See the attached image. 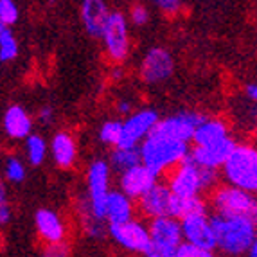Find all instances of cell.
<instances>
[{
  "instance_id": "cell-12",
  "label": "cell",
  "mask_w": 257,
  "mask_h": 257,
  "mask_svg": "<svg viewBox=\"0 0 257 257\" xmlns=\"http://www.w3.org/2000/svg\"><path fill=\"white\" fill-rule=\"evenodd\" d=\"M182 232H184V241L193 244H200L205 248H216V236L214 228H212V219L203 212H194L180 219Z\"/></svg>"
},
{
  "instance_id": "cell-8",
  "label": "cell",
  "mask_w": 257,
  "mask_h": 257,
  "mask_svg": "<svg viewBox=\"0 0 257 257\" xmlns=\"http://www.w3.org/2000/svg\"><path fill=\"white\" fill-rule=\"evenodd\" d=\"M108 234L126 252L146 253L151 246L150 227L139 219H128V221L108 225Z\"/></svg>"
},
{
  "instance_id": "cell-21",
  "label": "cell",
  "mask_w": 257,
  "mask_h": 257,
  "mask_svg": "<svg viewBox=\"0 0 257 257\" xmlns=\"http://www.w3.org/2000/svg\"><path fill=\"white\" fill-rule=\"evenodd\" d=\"M133 214H135V203H133V198H130L128 194H124L120 189L111 191L110 196H108L106 209H104V219H106L108 225L133 219Z\"/></svg>"
},
{
  "instance_id": "cell-2",
  "label": "cell",
  "mask_w": 257,
  "mask_h": 257,
  "mask_svg": "<svg viewBox=\"0 0 257 257\" xmlns=\"http://www.w3.org/2000/svg\"><path fill=\"white\" fill-rule=\"evenodd\" d=\"M189 144L153 132L141 144L142 164L157 175H169L189 157Z\"/></svg>"
},
{
  "instance_id": "cell-20",
  "label": "cell",
  "mask_w": 257,
  "mask_h": 257,
  "mask_svg": "<svg viewBox=\"0 0 257 257\" xmlns=\"http://www.w3.org/2000/svg\"><path fill=\"white\" fill-rule=\"evenodd\" d=\"M51 157L54 164L61 169H70L77 160V144L76 139L69 132H58L51 139L49 144Z\"/></svg>"
},
{
  "instance_id": "cell-42",
  "label": "cell",
  "mask_w": 257,
  "mask_h": 257,
  "mask_svg": "<svg viewBox=\"0 0 257 257\" xmlns=\"http://www.w3.org/2000/svg\"><path fill=\"white\" fill-rule=\"evenodd\" d=\"M52 2H54V0H52Z\"/></svg>"
},
{
  "instance_id": "cell-13",
  "label": "cell",
  "mask_w": 257,
  "mask_h": 257,
  "mask_svg": "<svg viewBox=\"0 0 257 257\" xmlns=\"http://www.w3.org/2000/svg\"><path fill=\"white\" fill-rule=\"evenodd\" d=\"M157 184H159V175L144 164H139L119 175V189L137 202Z\"/></svg>"
},
{
  "instance_id": "cell-5",
  "label": "cell",
  "mask_w": 257,
  "mask_h": 257,
  "mask_svg": "<svg viewBox=\"0 0 257 257\" xmlns=\"http://www.w3.org/2000/svg\"><path fill=\"white\" fill-rule=\"evenodd\" d=\"M210 207L216 214L246 218L257 223V194L230 184L218 185L210 193Z\"/></svg>"
},
{
  "instance_id": "cell-4",
  "label": "cell",
  "mask_w": 257,
  "mask_h": 257,
  "mask_svg": "<svg viewBox=\"0 0 257 257\" xmlns=\"http://www.w3.org/2000/svg\"><path fill=\"white\" fill-rule=\"evenodd\" d=\"M225 182L257 194V144L237 142L230 159L221 167Z\"/></svg>"
},
{
  "instance_id": "cell-26",
  "label": "cell",
  "mask_w": 257,
  "mask_h": 257,
  "mask_svg": "<svg viewBox=\"0 0 257 257\" xmlns=\"http://www.w3.org/2000/svg\"><path fill=\"white\" fill-rule=\"evenodd\" d=\"M18 52H20V45L11 31V27H2L0 26V60L8 63V61L17 60Z\"/></svg>"
},
{
  "instance_id": "cell-38",
  "label": "cell",
  "mask_w": 257,
  "mask_h": 257,
  "mask_svg": "<svg viewBox=\"0 0 257 257\" xmlns=\"http://www.w3.org/2000/svg\"><path fill=\"white\" fill-rule=\"evenodd\" d=\"M244 94H246V97H248L250 101L257 103V81L255 83H248V85H246V88H244Z\"/></svg>"
},
{
  "instance_id": "cell-33",
  "label": "cell",
  "mask_w": 257,
  "mask_h": 257,
  "mask_svg": "<svg viewBox=\"0 0 257 257\" xmlns=\"http://www.w3.org/2000/svg\"><path fill=\"white\" fill-rule=\"evenodd\" d=\"M11 219V207H9L8 196H6V187H0V223L8 225V221Z\"/></svg>"
},
{
  "instance_id": "cell-1",
  "label": "cell",
  "mask_w": 257,
  "mask_h": 257,
  "mask_svg": "<svg viewBox=\"0 0 257 257\" xmlns=\"http://www.w3.org/2000/svg\"><path fill=\"white\" fill-rule=\"evenodd\" d=\"M212 228L216 236V248L225 255L237 257L248 253L250 246L257 239V223L246 218L212 214Z\"/></svg>"
},
{
  "instance_id": "cell-36",
  "label": "cell",
  "mask_w": 257,
  "mask_h": 257,
  "mask_svg": "<svg viewBox=\"0 0 257 257\" xmlns=\"http://www.w3.org/2000/svg\"><path fill=\"white\" fill-rule=\"evenodd\" d=\"M38 120L42 122V124H51L52 120H54V110H52V106H49V104H45V106L40 108L38 111Z\"/></svg>"
},
{
  "instance_id": "cell-7",
  "label": "cell",
  "mask_w": 257,
  "mask_h": 257,
  "mask_svg": "<svg viewBox=\"0 0 257 257\" xmlns=\"http://www.w3.org/2000/svg\"><path fill=\"white\" fill-rule=\"evenodd\" d=\"M110 162L97 159L88 166L86 171V187H88V203L90 209L99 219H104V209H106L108 196H110ZM106 221V219H104Z\"/></svg>"
},
{
  "instance_id": "cell-29",
  "label": "cell",
  "mask_w": 257,
  "mask_h": 257,
  "mask_svg": "<svg viewBox=\"0 0 257 257\" xmlns=\"http://www.w3.org/2000/svg\"><path fill=\"white\" fill-rule=\"evenodd\" d=\"M20 11L15 0H0V26L11 27L18 22Z\"/></svg>"
},
{
  "instance_id": "cell-10",
  "label": "cell",
  "mask_w": 257,
  "mask_h": 257,
  "mask_svg": "<svg viewBox=\"0 0 257 257\" xmlns=\"http://www.w3.org/2000/svg\"><path fill=\"white\" fill-rule=\"evenodd\" d=\"M207 119V115L200 113V111H178L173 115H167L164 119L159 120V124L155 126L153 132L160 133L164 137L175 139V141L182 142H193L194 133H196L198 126L202 124L203 120Z\"/></svg>"
},
{
  "instance_id": "cell-3",
  "label": "cell",
  "mask_w": 257,
  "mask_h": 257,
  "mask_svg": "<svg viewBox=\"0 0 257 257\" xmlns=\"http://www.w3.org/2000/svg\"><path fill=\"white\" fill-rule=\"evenodd\" d=\"M167 185L175 196L196 198L203 191L218 187V169L198 166L193 160L185 159L178 167L167 175Z\"/></svg>"
},
{
  "instance_id": "cell-39",
  "label": "cell",
  "mask_w": 257,
  "mask_h": 257,
  "mask_svg": "<svg viewBox=\"0 0 257 257\" xmlns=\"http://www.w3.org/2000/svg\"><path fill=\"white\" fill-rule=\"evenodd\" d=\"M110 77H111V79H113V81H117V79H120V77H122V70H120V67H115V69L111 70Z\"/></svg>"
},
{
  "instance_id": "cell-11",
  "label": "cell",
  "mask_w": 257,
  "mask_h": 257,
  "mask_svg": "<svg viewBox=\"0 0 257 257\" xmlns=\"http://www.w3.org/2000/svg\"><path fill=\"white\" fill-rule=\"evenodd\" d=\"M175 70V60L169 51L162 47H153L144 54L141 63V77L148 85H159L173 76Z\"/></svg>"
},
{
  "instance_id": "cell-37",
  "label": "cell",
  "mask_w": 257,
  "mask_h": 257,
  "mask_svg": "<svg viewBox=\"0 0 257 257\" xmlns=\"http://www.w3.org/2000/svg\"><path fill=\"white\" fill-rule=\"evenodd\" d=\"M117 111H119L120 115H132L133 113L132 103H130L128 99H119L117 101Z\"/></svg>"
},
{
  "instance_id": "cell-22",
  "label": "cell",
  "mask_w": 257,
  "mask_h": 257,
  "mask_svg": "<svg viewBox=\"0 0 257 257\" xmlns=\"http://www.w3.org/2000/svg\"><path fill=\"white\" fill-rule=\"evenodd\" d=\"M228 137H230V128H228L227 120L219 119V117H207L194 133L193 146H209V144L225 141Z\"/></svg>"
},
{
  "instance_id": "cell-40",
  "label": "cell",
  "mask_w": 257,
  "mask_h": 257,
  "mask_svg": "<svg viewBox=\"0 0 257 257\" xmlns=\"http://www.w3.org/2000/svg\"><path fill=\"white\" fill-rule=\"evenodd\" d=\"M248 257H257V239L253 241V244L250 246V250H248V253H246Z\"/></svg>"
},
{
  "instance_id": "cell-34",
  "label": "cell",
  "mask_w": 257,
  "mask_h": 257,
  "mask_svg": "<svg viewBox=\"0 0 257 257\" xmlns=\"http://www.w3.org/2000/svg\"><path fill=\"white\" fill-rule=\"evenodd\" d=\"M42 257H69V248L65 243L47 244L42 252Z\"/></svg>"
},
{
  "instance_id": "cell-16",
  "label": "cell",
  "mask_w": 257,
  "mask_h": 257,
  "mask_svg": "<svg viewBox=\"0 0 257 257\" xmlns=\"http://www.w3.org/2000/svg\"><path fill=\"white\" fill-rule=\"evenodd\" d=\"M151 234V243L167 248H178L184 243V232H182V223L178 218L173 216H162V218H153L148 223Z\"/></svg>"
},
{
  "instance_id": "cell-18",
  "label": "cell",
  "mask_w": 257,
  "mask_h": 257,
  "mask_svg": "<svg viewBox=\"0 0 257 257\" xmlns=\"http://www.w3.org/2000/svg\"><path fill=\"white\" fill-rule=\"evenodd\" d=\"M111 11L108 9L106 0H81L79 18H81L83 29L92 38H101Z\"/></svg>"
},
{
  "instance_id": "cell-32",
  "label": "cell",
  "mask_w": 257,
  "mask_h": 257,
  "mask_svg": "<svg viewBox=\"0 0 257 257\" xmlns=\"http://www.w3.org/2000/svg\"><path fill=\"white\" fill-rule=\"evenodd\" d=\"M130 20H132L133 26H146L148 22H150V9L144 4H135L130 9Z\"/></svg>"
},
{
  "instance_id": "cell-27",
  "label": "cell",
  "mask_w": 257,
  "mask_h": 257,
  "mask_svg": "<svg viewBox=\"0 0 257 257\" xmlns=\"http://www.w3.org/2000/svg\"><path fill=\"white\" fill-rule=\"evenodd\" d=\"M120 137H122V120H106L99 128V141L106 144V146L117 148L120 142Z\"/></svg>"
},
{
  "instance_id": "cell-17",
  "label": "cell",
  "mask_w": 257,
  "mask_h": 257,
  "mask_svg": "<svg viewBox=\"0 0 257 257\" xmlns=\"http://www.w3.org/2000/svg\"><path fill=\"white\" fill-rule=\"evenodd\" d=\"M35 228L38 237L47 244L65 243L67 237V225L56 210L38 209L35 212Z\"/></svg>"
},
{
  "instance_id": "cell-19",
  "label": "cell",
  "mask_w": 257,
  "mask_h": 257,
  "mask_svg": "<svg viewBox=\"0 0 257 257\" xmlns=\"http://www.w3.org/2000/svg\"><path fill=\"white\" fill-rule=\"evenodd\" d=\"M2 128L8 139L13 141H26L29 135H33V117L29 111L20 104H11L6 108L2 117Z\"/></svg>"
},
{
  "instance_id": "cell-35",
  "label": "cell",
  "mask_w": 257,
  "mask_h": 257,
  "mask_svg": "<svg viewBox=\"0 0 257 257\" xmlns=\"http://www.w3.org/2000/svg\"><path fill=\"white\" fill-rule=\"evenodd\" d=\"M176 250L167 248V246H159V244L151 243V246L148 248V252L144 253V255L146 257H176Z\"/></svg>"
},
{
  "instance_id": "cell-28",
  "label": "cell",
  "mask_w": 257,
  "mask_h": 257,
  "mask_svg": "<svg viewBox=\"0 0 257 257\" xmlns=\"http://www.w3.org/2000/svg\"><path fill=\"white\" fill-rule=\"evenodd\" d=\"M4 176L9 184H22L26 180L27 171H26V164L22 162L18 157H8L4 164Z\"/></svg>"
},
{
  "instance_id": "cell-24",
  "label": "cell",
  "mask_w": 257,
  "mask_h": 257,
  "mask_svg": "<svg viewBox=\"0 0 257 257\" xmlns=\"http://www.w3.org/2000/svg\"><path fill=\"white\" fill-rule=\"evenodd\" d=\"M24 153H26V159L31 166H42L47 159V155H51V150H49V144L42 135L33 133L24 141Z\"/></svg>"
},
{
  "instance_id": "cell-9",
  "label": "cell",
  "mask_w": 257,
  "mask_h": 257,
  "mask_svg": "<svg viewBox=\"0 0 257 257\" xmlns=\"http://www.w3.org/2000/svg\"><path fill=\"white\" fill-rule=\"evenodd\" d=\"M159 113L151 108L133 111L122 120V137H120V148H141V144L153 133L155 126L159 124Z\"/></svg>"
},
{
  "instance_id": "cell-30",
  "label": "cell",
  "mask_w": 257,
  "mask_h": 257,
  "mask_svg": "<svg viewBox=\"0 0 257 257\" xmlns=\"http://www.w3.org/2000/svg\"><path fill=\"white\" fill-rule=\"evenodd\" d=\"M176 257H216V252L214 248H205V246H200V244L184 241L176 250Z\"/></svg>"
},
{
  "instance_id": "cell-23",
  "label": "cell",
  "mask_w": 257,
  "mask_h": 257,
  "mask_svg": "<svg viewBox=\"0 0 257 257\" xmlns=\"http://www.w3.org/2000/svg\"><path fill=\"white\" fill-rule=\"evenodd\" d=\"M108 162H110L111 169L120 175V173H124L128 169H132V167L142 164L141 148H113Z\"/></svg>"
},
{
  "instance_id": "cell-6",
  "label": "cell",
  "mask_w": 257,
  "mask_h": 257,
  "mask_svg": "<svg viewBox=\"0 0 257 257\" xmlns=\"http://www.w3.org/2000/svg\"><path fill=\"white\" fill-rule=\"evenodd\" d=\"M101 40H103L106 58L111 63L119 65L128 60L130 51H132V40H130L128 20L120 11H111Z\"/></svg>"
},
{
  "instance_id": "cell-14",
  "label": "cell",
  "mask_w": 257,
  "mask_h": 257,
  "mask_svg": "<svg viewBox=\"0 0 257 257\" xmlns=\"http://www.w3.org/2000/svg\"><path fill=\"white\" fill-rule=\"evenodd\" d=\"M236 146L237 142L230 135L225 141L214 142L209 146H193L189 151V159L196 162L198 166L209 167V169H219L230 159L232 151L236 150Z\"/></svg>"
},
{
  "instance_id": "cell-41",
  "label": "cell",
  "mask_w": 257,
  "mask_h": 257,
  "mask_svg": "<svg viewBox=\"0 0 257 257\" xmlns=\"http://www.w3.org/2000/svg\"><path fill=\"white\" fill-rule=\"evenodd\" d=\"M253 120H255V130H257V110H255V115H253Z\"/></svg>"
},
{
  "instance_id": "cell-25",
  "label": "cell",
  "mask_w": 257,
  "mask_h": 257,
  "mask_svg": "<svg viewBox=\"0 0 257 257\" xmlns=\"http://www.w3.org/2000/svg\"><path fill=\"white\" fill-rule=\"evenodd\" d=\"M207 210V203L203 202L202 196L196 198H180L175 196L173 198V207H171V216L173 218H185L189 214H194V212H203Z\"/></svg>"
},
{
  "instance_id": "cell-15",
  "label": "cell",
  "mask_w": 257,
  "mask_h": 257,
  "mask_svg": "<svg viewBox=\"0 0 257 257\" xmlns=\"http://www.w3.org/2000/svg\"><path fill=\"white\" fill-rule=\"evenodd\" d=\"M173 191L169 189L167 182H159V184L151 187L144 196L139 200V210L142 216L153 219V218H162V216H171V207H173Z\"/></svg>"
},
{
  "instance_id": "cell-31",
  "label": "cell",
  "mask_w": 257,
  "mask_h": 257,
  "mask_svg": "<svg viewBox=\"0 0 257 257\" xmlns=\"http://www.w3.org/2000/svg\"><path fill=\"white\" fill-rule=\"evenodd\" d=\"M151 4L167 17H175L182 11V0H151Z\"/></svg>"
}]
</instances>
